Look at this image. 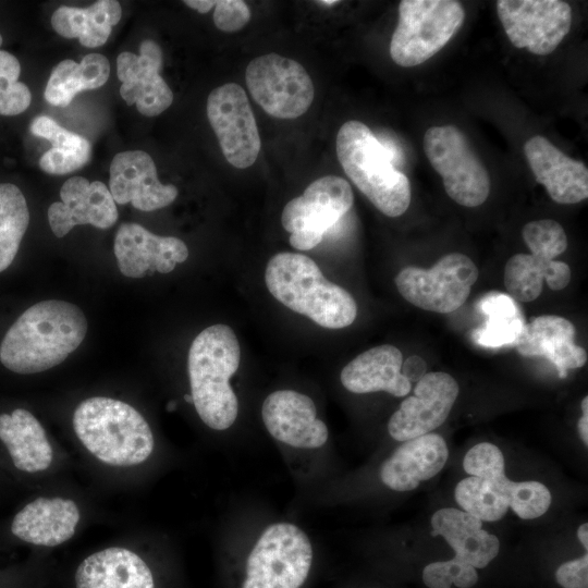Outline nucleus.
<instances>
[{"mask_svg":"<svg viewBox=\"0 0 588 588\" xmlns=\"http://www.w3.org/2000/svg\"><path fill=\"white\" fill-rule=\"evenodd\" d=\"M184 3L198 11L199 13H207L210 11L217 3L215 0H185Z\"/></svg>","mask_w":588,"mask_h":588,"instance_id":"42","label":"nucleus"},{"mask_svg":"<svg viewBox=\"0 0 588 588\" xmlns=\"http://www.w3.org/2000/svg\"><path fill=\"white\" fill-rule=\"evenodd\" d=\"M184 397H185V400H186L187 402H189V403L193 404V399H192L191 395L186 394Z\"/></svg>","mask_w":588,"mask_h":588,"instance_id":"45","label":"nucleus"},{"mask_svg":"<svg viewBox=\"0 0 588 588\" xmlns=\"http://www.w3.org/2000/svg\"><path fill=\"white\" fill-rule=\"evenodd\" d=\"M162 62V50L151 39L140 42L139 54L125 51L117 59L118 78L122 82L120 95L145 117L159 115L173 101L172 90L159 74Z\"/></svg>","mask_w":588,"mask_h":588,"instance_id":"16","label":"nucleus"},{"mask_svg":"<svg viewBox=\"0 0 588 588\" xmlns=\"http://www.w3.org/2000/svg\"><path fill=\"white\" fill-rule=\"evenodd\" d=\"M265 281L277 301L320 327L342 329L356 319L354 297L327 280L308 256L290 252L275 254L267 264Z\"/></svg>","mask_w":588,"mask_h":588,"instance_id":"3","label":"nucleus"},{"mask_svg":"<svg viewBox=\"0 0 588 588\" xmlns=\"http://www.w3.org/2000/svg\"><path fill=\"white\" fill-rule=\"evenodd\" d=\"M422 581L428 588H470L478 581V574L471 565L453 558L427 564Z\"/></svg>","mask_w":588,"mask_h":588,"instance_id":"37","label":"nucleus"},{"mask_svg":"<svg viewBox=\"0 0 588 588\" xmlns=\"http://www.w3.org/2000/svg\"><path fill=\"white\" fill-rule=\"evenodd\" d=\"M403 356L390 344L371 347L344 366L342 385L350 392L365 394L384 391L393 396H406L412 383L401 372Z\"/></svg>","mask_w":588,"mask_h":588,"instance_id":"25","label":"nucleus"},{"mask_svg":"<svg viewBox=\"0 0 588 588\" xmlns=\"http://www.w3.org/2000/svg\"><path fill=\"white\" fill-rule=\"evenodd\" d=\"M336 156L348 179L379 211L395 218L407 210L409 181L366 124L350 120L340 127Z\"/></svg>","mask_w":588,"mask_h":588,"instance_id":"5","label":"nucleus"},{"mask_svg":"<svg viewBox=\"0 0 588 588\" xmlns=\"http://www.w3.org/2000/svg\"><path fill=\"white\" fill-rule=\"evenodd\" d=\"M454 499L462 511L481 522H498L510 509L507 500L488 480L475 476L457 482Z\"/></svg>","mask_w":588,"mask_h":588,"instance_id":"35","label":"nucleus"},{"mask_svg":"<svg viewBox=\"0 0 588 588\" xmlns=\"http://www.w3.org/2000/svg\"><path fill=\"white\" fill-rule=\"evenodd\" d=\"M250 20V10L242 0H217L213 22L218 29L233 33L242 29Z\"/></svg>","mask_w":588,"mask_h":588,"instance_id":"38","label":"nucleus"},{"mask_svg":"<svg viewBox=\"0 0 588 588\" xmlns=\"http://www.w3.org/2000/svg\"><path fill=\"white\" fill-rule=\"evenodd\" d=\"M74 431L97 460L111 466H134L154 451L146 419L130 404L105 396L83 401L73 415Z\"/></svg>","mask_w":588,"mask_h":588,"instance_id":"4","label":"nucleus"},{"mask_svg":"<svg viewBox=\"0 0 588 588\" xmlns=\"http://www.w3.org/2000/svg\"><path fill=\"white\" fill-rule=\"evenodd\" d=\"M444 438L427 433L402 442L380 467V479L389 489L406 492L438 475L446 464Z\"/></svg>","mask_w":588,"mask_h":588,"instance_id":"23","label":"nucleus"},{"mask_svg":"<svg viewBox=\"0 0 588 588\" xmlns=\"http://www.w3.org/2000/svg\"><path fill=\"white\" fill-rule=\"evenodd\" d=\"M78 520L79 510L74 501L40 497L14 516L11 531L25 542L56 547L74 535Z\"/></svg>","mask_w":588,"mask_h":588,"instance_id":"26","label":"nucleus"},{"mask_svg":"<svg viewBox=\"0 0 588 588\" xmlns=\"http://www.w3.org/2000/svg\"><path fill=\"white\" fill-rule=\"evenodd\" d=\"M245 81L253 99L271 117L295 119L311 106L315 88L306 69L277 53L253 59Z\"/></svg>","mask_w":588,"mask_h":588,"instance_id":"12","label":"nucleus"},{"mask_svg":"<svg viewBox=\"0 0 588 588\" xmlns=\"http://www.w3.org/2000/svg\"><path fill=\"white\" fill-rule=\"evenodd\" d=\"M468 476L488 480L522 519H535L549 510L550 490L536 480L512 481L504 474L505 461L501 450L489 442H480L468 450L463 458Z\"/></svg>","mask_w":588,"mask_h":588,"instance_id":"18","label":"nucleus"},{"mask_svg":"<svg viewBox=\"0 0 588 588\" xmlns=\"http://www.w3.org/2000/svg\"><path fill=\"white\" fill-rule=\"evenodd\" d=\"M109 76L110 63L103 54H86L79 63L65 59L51 71L45 99L52 106L66 107L78 93L103 86Z\"/></svg>","mask_w":588,"mask_h":588,"instance_id":"31","label":"nucleus"},{"mask_svg":"<svg viewBox=\"0 0 588 588\" xmlns=\"http://www.w3.org/2000/svg\"><path fill=\"white\" fill-rule=\"evenodd\" d=\"M109 191L115 204L154 211L169 206L179 192L174 185L162 184L152 158L143 150L117 154L110 164Z\"/></svg>","mask_w":588,"mask_h":588,"instance_id":"21","label":"nucleus"},{"mask_svg":"<svg viewBox=\"0 0 588 588\" xmlns=\"http://www.w3.org/2000/svg\"><path fill=\"white\" fill-rule=\"evenodd\" d=\"M21 64L16 57L0 50V115H17L32 102L29 88L19 81Z\"/></svg>","mask_w":588,"mask_h":588,"instance_id":"36","label":"nucleus"},{"mask_svg":"<svg viewBox=\"0 0 588 588\" xmlns=\"http://www.w3.org/2000/svg\"><path fill=\"white\" fill-rule=\"evenodd\" d=\"M433 536H441L452 548L454 558L475 568L488 566L499 554L497 536L482 528V522L455 509L442 507L430 519Z\"/></svg>","mask_w":588,"mask_h":588,"instance_id":"27","label":"nucleus"},{"mask_svg":"<svg viewBox=\"0 0 588 588\" xmlns=\"http://www.w3.org/2000/svg\"><path fill=\"white\" fill-rule=\"evenodd\" d=\"M29 130L35 136L46 138L52 145L39 159V167L44 172L53 175L68 174L83 168L90 160L91 146L88 139L62 127L52 118H35Z\"/></svg>","mask_w":588,"mask_h":588,"instance_id":"32","label":"nucleus"},{"mask_svg":"<svg viewBox=\"0 0 588 588\" xmlns=\"http://www.w3.org/2000/svg\"><path fill=\"white\" fill-rule=\"evenodd\" d=\"M555 579L562 588H588V554L562 563L555 571Z\"/></svg>","mask_w":588,"mask_h":588,"instance_id":"39","label":"nucleus"},{"mask_svg":"<svg viewBox=\"0 0 588 588\" xmlns=\"http://www.w3.org/2000/svg\"><path fill=\"white\" fill-rule=\"evenodd\" d=\"M60 197L61 201L48 208L49 225L57 237L65 236L76 225L109 229L118 220L115 201L100 181L90 183L83 176L70 177L63 183Z\"/></svg>","mask_w":588,"mask_h":588,"instance_id":"20","label":"nucleus"},{"mask_svg":"<svg viewBox=\"0 0 588 588\" xmlns=\"http://www.w3.org/2000/svg\"><path fill=\"white\" fill-rule=\"evenodd\" d=\"M1 45H2V36H1V34H0V46H1Z\"/></svg>","mask_w":588,"mask_h":588,"instance_id":"46","label":"nucleus"},{"mask_svg":"<svg viewBox=\"0 0 588 588\" xmlns=\"http://www.w3.org/2000/svg\"><path fill=\"white\" fill-rule=\"evenodd\" d=\"M575 336L568 319L543 315L524 326L514 345L522 356L548 358L565 377L568 369L580 368L587 362V352L575 343Z\"/></svg>","mask_w":588,"mask_h":588,"instance_id":"24","label":"nucleus"},{"mask_svg":"<svg viewBox=\"0 0 588 588\" xmlns=\"http://www.w3.org/2000/svg\"><path fill=\"white\" fill-rule=\"evenodd\" d=\"M458 393V383L451 375L427 372L417 381L414 395L403 400L390 417L389 434L404 442L432 432L446 420Z\"/></svg>","mask_w":588,"mask_h":588,"instance_id":"15","label":"nucleus"},{"mask_svg":"<svg viewBox=\"0 0 588 588\" xmlns=\"http://www.w3.org/2000/svg\"><path fill=\"white\" fill-rule=\"evenodd\" d=\"M497 13L510 41L538 56L553 52L572 26V9L561 0H499Z\"/></svg>","mask_w":588,"mask_h":588,"instance_id":"13","label":"nucleus"},{"mask_svg":"<svg viewBox=\"0 0 588 588\" xmlns=\"http://www.w3.org/2000/svg\"><path fill=\"white\" fill-rule=\"evenodd\" d=\"M121 15L118 1L99 0L88 8L59 7L51 16V25L62 37L78 38L84 47L96 48L105 45Z\"/></svg>","mask_w":588,"mask_h":588,"instance_id":"30","label":"nucleus"},{"mask_svg":"<svg viewBox=\"0 0 588 588\" xmlns=\"http://www.w3.org/2000/svg\"><path fill=\"white\" fill-rule=\"evenodd\" d=\"M478 275V268L468 256L451 253L430 269L405 267L394 282L400 294L414 306L448 314L466 302Z\"/></svg>","mask_w":588,"mask_h":588,"instance_id":"10","label":"nucleus"},{"mask_svg":"<svg viewBox=\"0 0 588 588\" xmlns=\"http://www.w3.org/2000/svg\"><path fill=\"white\" fill-rule=\"evenodd\" d=\"M86 332V317L76 305L58 299L38 302L3 336L0 362L22 375L48 370L65 360Z\"/></svg>","mask_w":588,"mask_h":588,"instance_id":"1","label":"nucleus"},{"mask_svg":"<svg viewBox=\"0 0 588 588\" xmlns=\"http://www.w3.org/2000/svg\"><path fill=\"white\" fill-rule=\"evenodd\" d=\"M317 3H319L320 5H324V7H332V5H335V4L340 3V1H338V0H321V1H317Z\"/></svg>","mask_w":588,"mask_h":588,"instance_id":"44","label":"nucleus"},{"mask_svg":"<svg viewBox=\"0 0 588 588\" xmlns=\"http://www.w3.org/2000/svg\"><path fill=\"white\" fill-rule=\"evenodd\" d=\"M401 372L406 377L409 382L419 381L426 373V363L419 356H411L405 363L402 364Z\"/></svg>","mask_w":588,"mask_h":588,"instance_id":"40","label":"nucleus"},{"mask_svg":"<svg viewBox=\"0 0 588 588\" xmlns=\"http://www.w3.org/2000/svg\"><path fill=\"white\" fill-rule=\"evenodd\" d=\"M478 307L487 320L471 334L477 344L500 347L516 342L525 323L517 304L509 294L491 292L479 301Z\"/></svg>","mask_w":588,"mask_h":588,"instance_id":"33","label":"nucleus"},{"mask_svg":"<svg viewBox=\"0 0 588 588\" xmlns=\"http://www.w3.org/2000/svg\"><path fill=\"white\" fill-rule=\"evenodd\" d=\"M524 154L536 177L558 204H577L588 197V170L584 162L562 152L541 135L524 144Z\"/></svg>","mask_w":588,"mask_h":588,"instance_id":"22","label":"nucleus"},{"mask_svg":"<svg viewBox=\"0 0 588 588\" xmlns=\"http://www.w3.org/2000/svg\"><path fill=\"white\" fill-rule=\"evenodd\" d=\"M241 347L226 324L205 328L192 342L187 369L193 405L205 425L226 430L238 415V400L230 379L238 369Z\"/></svg>","mask_w":588,"mask_h":588,"instance_id":"2","label":"nucleus"},{"mask_svg":"<svg viewBox=\"0 0 588 588\" xmlns=\"http://www.w3.org/2000/svg\"><path fill=\"white\" fill-rule=\"evenodd\" d=\"M261 417L273 439L295 449H319L329 437L314 401L294 390L270 393L262 403Z\"/></svg>","mask_w":588,"mask_h":588,"instance_id":"17","label":"nucleus"},{"mask_svg":"<svg viewBox=\"0 0 588 588\" xmlns=\"http://www.w3.org/2000/svg\"><path fill=\"white\" fill-rule=\"evenodd\" d=\"M113 247L121 273L135 279L155 271L169 273L188 257L182 240L156 235L138 223H122Z\"/></svg>","mask_w":588,"mask_h":588,"instance_id":"19","label":"nucleus"},{"mask_svg":"<svg viewBox=\"0 0 588 588\" xmlns=\"http://www.w3.org/2000/svg\"><path fill=\"white\" fill-rule=\"evenodd\" d=\"M353 203L352 187L343 177L326 175L315 180L283 208L281 223L290 232L291 246L298 250L316 247Z\"/></svg>","mask_w":588,"mask_h":588,"instance_id":"11","label":"nucleus"},{"mask_svg":"<svg viewBox=\"0 0 588 588\" xmlns=\"http://www.w3.org/2000/svg\"><path fill=\"white\" fill-rule=\"evenodd\" d=\"M76 588H155L144 560L125 548L112 547L93 553L75 572Z\"/></svg>","mask_w":588,"mask_h":588,"instance_id":"28","label":"nucleus"},{"mask_svg":"<svg viewBox=\"0 0 588 588\" xmlns=\"http://www.w3.org/2000/svg\"><path fill=\"white\" fill-rule=\"evenodd\" d=\"M425 154L458 205L477 207L490 193V177L465 134L455 125L432 126L424 136Z\"/></svg>","mask_w":588,"mask_h":588,"instance_id":"9","label":"nucleus"},{"mask_svg":"<svg viewBox=\"0 0 588 588\" xmlns=\"http://www.w3.org/2000/svg\"><path fill=\"white\" fill-rule=\"evenodd\" d=\"M313 556L311 542L302 528L292 523H273L248 554L242 588H301Z\"/></svg>","mask_w":588,"mask_h":588,"instance_id":"8","label":"nucleus"},{"mask_svg":"<svg viewBox=\"0 0 588 588\" xmlns=\"http://www.w3.org/2000/svg\"><path fill=\"white\" fill-rule=\"evenodd\" d=\"M0 440L13 465L26 473L47 469L52 462V448L36 417L24 408L0 415Z\"/></svg>","mask_w":588,"mask_h":588,"instance_id":"29","label":"nucleus"},{"mask_svg":"<svg viewBox=\"0 0 588 588\" xmlns=\"http://www.w3.org/2000/svg\"><path fill=\"white\" fill-rule=\"evenodd\" d=\"M29 223V211L21 189L0 183V272L14 260Z\"/></svg>","mask_w":588,"mask_h":588,"instance_id":"34","label":"nucleus"},{"mask_svg":"<svg viewBox=\"0 0 588 588\" xmlns=\"http://www.w3.org/2000/svg\"><path fill=\"white\" fill-rule=\"evenodd\" d=\"M581 411L583 415L580 416L577 422V430L583 443L588 445V397L585 396L581 400Z\"/></svg>","mask_w":588,"mask_h":588,"instance_id":"41","label":"nucleus"},{"mask_svg":"<svg viewBox=\"0 0 588 588\" xmlns=\"http://www.w3.org/2000/svg\"><path fill=\"white\" fill-rule=\"evenodd\" d=\"M530 254L512 256L504 268V284L509 295L517 302L535 301L542 291L543 281L553 291H560L571 281L569 266L554 260L567 248L563 226L551 219L528 222L522 230Z\"/></svg>","mask_w":588,"mask_h":588,"instance_id":"6","label":"nucleus"},{"mask_svg":"<svg viewBox=\"0 0 588 588\" xmlns=\"http://www.w3.org/2000/svg\"><path fill=\"white\" fill-rule=\"evenodd\" d=\"M465 10L453 0H402L390 56L400 66L419 65L439 52L462 27Z\"/></svg>","mask_w":588,"mask_h":588,"instance_id":"7","label":"nucleus"},{"mask_svg":"<svg viewBox=\"0 0 588 588\" xmlns=\"http://www.w3.org/2000/svg\"><path fill=\"white\" fill-rule=\"evenodd\" d=\"M577 538L585 550H588V523H583L577 529Z\"/></svg>","mask_w":588,"mask_h":588,"instance_id":"43","label":"nucleus"},{"mask_svg":"<svg viewBox=\"0 0 588 588\" xmlns=\"http://www.w3.org/2000/svg\"><path fill=\"white\" fill-rule=\"evenodd\" d=\"M207 118L228 162L238 169L253 166L261 142L244 89L236 83L215 88L207 99Z\"/></svg>","mask_w":588,"mask_h":588,"instance_id":"14","label":"nucleus"}]
</instances>
